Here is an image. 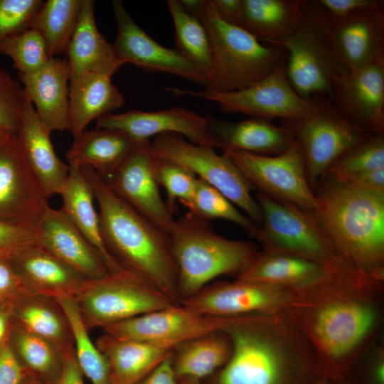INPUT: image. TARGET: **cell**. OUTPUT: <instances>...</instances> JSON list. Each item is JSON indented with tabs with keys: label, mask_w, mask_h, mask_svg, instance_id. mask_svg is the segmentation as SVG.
<instances>
[{
	"label": "cell",
	"mask_w": 384,
	"mask_h": 384,
	"mask_svg": "<svg viewBox=\"0 0 384 384\" xmlns=\"http://www.w3.org/2000/svg\"><path fill=\"white\" fill-rule=\"evenodd\" d=\"M135 143L129 136L118 130L85 129L74 137L65 156L68 165L88 166L105 178L123 161Z\"/></svg>",
	"instance_id": "obj_32"
},
{
	"label": "cell",
	"mask_w": 384,
	"mask_h": 384,
	"mask_svg": "<svg viewBox=\"0 0 384 384\" xmlns=\"http://www.w3.org/2000/svg\"><path fill=\"white\" fill-rule=\"evenodd\" d=\"M35 245L33 228L18 223L0 221V259L13 261Z\"/></svg>",
	"instance_id": "obj_46"
},
{
	"label": "cell",
	"mask_w": 384,
	"mask_h": 384,
	"mask_svg": "<svg viewBox=\"0 0 384 384\" xmlns=\"http://www.w3.org/2000/svg\"><path fill=\"white\" fill-rule=\"evenodd\" d=\"M9 343L27 375L43 384H53L63 368V356L48 341L14 323Z\"/></svg>",
	"instance_id": "obj_36"
},
{
	"label": "cell",
	"mask_w": 384,
	"mask_h": 384,
	"mask_svg": "<svg viewBox=\"0 0 384 384\" xmlns=\"http://www.w3.org/2000/svg\"><path fill=\"white\" fill-rule=\"evenodd\" d=\"M50 132L26 100L17 134L28 165L49 198L60 194L69 173V166L55 151Z\"/></svg>",
	"instance_id": "obj_25"
},
{
	"label": "cell",
	"mask_w": 384,
	"mask_h": 384,
	"mask_svg": "<svg viewBox=\"0 0 384 384\" xmlns=\"http://www.w3.org/2000/svg\"><path fill=\"white\" fill-rule=\"evenodd\" d=\"M314 193L313 212L343 260L384 280V193L357 189L327 173Z\"/></svg>",
	"instance_id": "obj_4"
},
{
	"label": "cell",
	"mask_w": 384,
	"mask_h": 384,
	"mask_svg": "<svg viewBox=\"0 0 384 384\" xmlns=\"http://www.w3.org/2000/svg\"><path fill=\"white\" fill-rule=\"evenodd\" d=\"M330 21L347 18L374 4L375 0H318Z\"/></svg>",
	"instance_id": "obj_49"
},
{
	"label": "cell",
	"mask_w": 384,
	"mask_h": 384,
	"mask_svg": "<svg viewBox=\"0 0 384 384\" xmlns=\"http://www.w3.org/2000/svg\"><path fill=\"white\" fill-rule=\"evenodd\" d=\"M25 102L20 82L0 65V130L18 133Z\"/></svg>",
	"instance_id": "obj_44"
},
{
	"label": "cell",
	"mask_w": 384,
	"mask_h": 384,
	"mask_svg": "<svg viewBox=\"0 0 384 384\" xmlns=\"http://www.w3.org/2000/svg\"><path fill=\"white\" fill-rule=\"evenodd\" d=\"M175 96L188 95L216 102L225 113H240L271 122L296 119L308 115L311 99L302 97L290 84L285 66L279 67L242 90L215 92L168 87Z\"/></svg>",
	"instance_id": "obj_12"
},
{
	"label": "cell",
	"mask_w": 384,
	"mask_h": 384,
	"mask_svg": "<svg viewBox=\"0 0 384 384\" xmlns=\"http://www.w3.org/2000/svg\"><path fill=\"white\" fill-rule=\"evenodd\" d=\"M210 1L222 21L239 26L242 14V0H210Z\"/></svg>",
	"instance_id": "obj_53"
},
{
	"label": "cell",
	"mask_w": 384,
	"mask_h": 384,
	"mask_svg": "<svg viewBox=\"0 0 384 384\" xmlns=\"http://www.w3.org/2000/svg\"><path fill=\"white\" fill-rule=\"evenodd\" d=\"M338 180L357 189L384 193V168L356 174Z\"/></svg>",
	"instance_id": "obj_51"
},
{
	"label": "cell",
	"mask_w": 384,
	"mask_h": 384,
	"mask_svg": "<svg viewBox=\"0 0 384 384\" xmlns=\"http://www.w3.org/2000/svg\"><path fill=\"white\" fill-rule=\"evenodd\" d=\"M112 9L117 25L112 47L122 65L132 63L148 71L174 75L205 86V73L176 48L164 47L150 37L135 23L121 1H112Z\"/></svg>",
	"instance_id": "obj_18"
},
{
	"label": "cell",
	"mask_w": 384,
	"mask_h": 384,
	"mask_svg": "<svg viewBox=\"0 0 384 384\" xmlns=\"http://www.w3.org/2000/svg\"><path fill=\"white\" fill-rule=\"evenodd\" d=\"M23 384H43L38 380L32 379L31 378H27Z\"/></svg>",
	"instance_id": "obj_60"
},
{
	"label": "cell",
	"mask_w": 384,
	"mask_h": 384,
	"mask_svg": "<svg viewBox=\"0 0 384 384\" xmlns=\"http://www.w3.org/2000/svg\"><path fill=\"white\" fill-rule=\"evenodd\" d=\"M384 280L343 266L294 289L281 314L313 348L319 373L349 377L380 338Z\"/></svg>",
	"instance_id": "obj_1"
},
{
	"label": "cell",
	"mask_w": 384,
	"mask_h": 384,
	"mask_svg": "<svg viewBox=\"0 0 384 384\" xmlns=\"http://www.w3.org/2000/svg\"><path fill=\"white\" fill-rule=\"evenodd\" d=\"M232 351L231 338L225 330L208 333L173 349V370L178 379L193 378L202 381L228 361Z\"/></svg>",
	"instance_id": "obj_35"
},
{
	"label": "cell",
	"mask_w": 384,
	"mask_h": 384,
	"mask_svg": "<svg viewBox=\"0 0 384 384\" xmlns=\"http://www.w3.org/2000/svg\"><path fill=\"white\" fill-rule=\"evenodd\" d=\"M384 168V134H371L340 156L326 173L341 179Z\"/></svg>",
	"instance_id": "obj_41"
},
{
	"label": "cell",
	"mask_w": 384,
	"mask_h": 384,
	"mask_svg": "<svg viewBox=\"0 0 384 384\" xmlns=\"http://www.w3.org/2000/svg\"><path fill=\"white\" fill-rule=\"evenodd\" d=\"M330 23L336 46L349 72L384 63L383 1L375 0L370 7Z\"/></svg>",
	"instance_id": "obj_22"
},
{
	"label": "cell",
	"mask_w": 384,
	"mask_h": 384,
	"mask_svg": "<svg viewBox=\"0 0 384 384\" xmlns=\"http://www.w3.org/2000/svg\"><path fill=\"white\" fill-rule=\"evenodd\" d=\"M349 377L357 384H384V346L380 340L363 356Z\"/></svg>",
	"instance_id": "obj_47"
},
{
	"label": "cell",
	"mask_w": 384,
	"mask_h": 384,
	"mask_svg": "<svg viewBox=\"0 0 384 384\" xmlns=\"http://www.w3.org/2000/svg\"><path fill=\"white\" fill-rule=\"evenodd\" d=\"M334 268L289 253L258 250L236 279L297 289L316 282Z\"/></svg>",
	"instance_id": "obj_31"
},
{
	"label": "cell",
	"mask_w": 384,
	"mask_h": 384,
	"mask_svg": "<svg viewBox=\"0 0 384 384\" xmlns=\"http://www.w3.org/2000/svg\"><path fill=\"white\" fill-rule=\"evenodd\" d=\"M96 122L97 129L118 130L136 142L173 133L185 137L194 144L214 148L207 115H200L182 107L151 112L129 110L110 113L98 118Z\"/></svg>",
	"instance_id": "obj_19"
},
{
	"label": "cell",
	"mask_w": 384,
	"mask_h": 384,
	"mask_svg": "<svg viewBox=\"0 0 384 384\" xmlns=\"http://www.w3.org/2000/svg\"><path fill=\"white\" fill-rule=\"evenodd\" d=\"M151 148L156 158L186 168L242 209L257 225L262 224V210L251 194L255 188L227 155H220L213 147L194 144L173 133L155 137Z\"/></svg>",
	"instance_id": "obj_11"
},
{
	"label": "cell",
	"mask_w": 384,
	"mask_h": 384,
	"mask_svg": "<svg viewBox=\"0 0 384 384\" xmlns=\"http://www.w3.org/2000/svg\"><path fill=\"white\" fill-rule=\"evenodd\" d=\"M71 71L67 60L50 58L38 70L18 73L24 98L50 131L70 129L69 85Z\"/></svg>",
	"instance_id": "obj_23"
},
{
	"label": "cell",
	"mask_w": 384,
	"mask_h": 384,
	"mask_svg": "<svg viewBox=\"0 0 384 384\" xmlns=\"http://www.w3.org/2000/svg\"><path fill=\"white\" fill-rule=\"evenodd\" d=\"M262 223L251 236L262 250L298 255L330 267L349 266L338 254L313 211L257 192ZM350 267V266H349Z\"/></svg>",
	"instance_id": "obj_8"
},
{
	"label": "cell",
	"mask_w": 384,
	"mask_h": 384,
	"mask_svg": "<svg viewBox=\"0 0 384 384\" xmlns=\"http://www.w3.org/2000/svg\"><path fill=\"white\" fill-rule=\"evenodd\" d=\"M95 344L105 357L110 384H136L171 355L173 349L105 333Z\"/></svg>",
	"instance_id": "obj_27"
},
{
	"label": "cell",
	"mask_w": 384,
	"mask_h": 384,
	"mask_svg": "<svg viewBox=\"0 0 384 384\" xmlns=\"http://www.w3.org/2000/svg\"><path fill=\"white\" fill-rule=\"evenodd\" d=\"M223 154L258 192L307 210L316 209V198L306 178L304 154L297 141L276 155L237 151Z\"/></svg>",
	"instance_id": "obj_13"
},
{
	"label": "cell",
	"mask_w": 384,
	"mask_h": 384,
	"mask_svg": "<svg viewBox=\"0 0 384 384\" xmlns=\"http://www.w3.org/2000/svg\"><path fill=\"white\" fill-rule=\"evenodd\" d=\"M149 140L136 142L133 149L107 177V186L133 208L169 233L176 220L161 198Z\"/></svg>",
	"instance_id": "obj_17"
},
{
	"label": "cell",
	"mask_w": 384,
	"mask_h": 384,
	"mask_svg": "<svg viewBox=\"0 0 384 384\" xmlns=\"http://www.w3.org/2000/svg\"><path fill=\"white\" fill-rule=\"evenodd\" d=\"M169 235L178 268V304L219 276L237 277L259 250L253 242L217 234L210 221L189 212L176 220Z\"/></svg>",
	"instance_id": "obj_5"
},
{
	"label": "cell",
	"mask_w": 384,
	"mask_h": 384,
	"mask_svg": "<svg viewBox=\"0 0 384 384\" xmlns=\"http://www.w3.org/2000/svg\"><path fill=\"white\" fill-rule=\"evenodd\" d=\"M167 4L175 28L176 49L198 67L207 79L212 65V51L206 28L183 9L178 0H169Z\"/></svg>",
	"instance_id": "obj_38"
},
{
	"label": "cell",
	"mask_w": 384,
	"mask_h": 384,
	"mask_svg": "<svg viewBox=\"0 0 384 384\" xmlns=\"http://www.w3.org/2000/svg\"><path fill=\"white\" fill-rule=\"evenodd\" d=\"M178 384H202V381L193 378H182L178 379Z\"/></svg>",
	"instance_id": "obj_57"
},
{
	"label": "cell",
	"mask_w": 384,
	"mask_h": 384,
	"mask_svg": "<svg viewBox=\"0 0 384 384\" xmlns=\"http://www.w3.org/2000/svg\"><path fill=\"white\" fill-rule=\"evenodd\" d=\"M23 289L12 261L0 259V302L14 299Z\"/></svg>",
	"instance_id": "obj_50"
},
{
	"label": "cell",
	"mask_w": 384,
	"mask_h": 384,
	"mask_svg": "<svg viewBox=\"0 0 384 384\" xmlns=\"http://www.w3.org/2000/svg\"><path fill=\"white\" fill-rule=\"evenodd\" d=\"M26 160L18 134L0 130V221L33 230L50 207Z\"/></svg>",
	"instance_id": "obj_14"
},
{
	"label": "cell",
	"mask_w": 384,
	"mask_h": 384,
	"mask_svg": "<svg viewBox=\"0 0 384 384\" xmlns=\"http://www.w3.org/2000/svg\"><path fill=\"white\" fill-rule=\"evenodd\" d=\"M179 2L187 13L200 20L207 7L208 0H179Z\"/></svg>",
	"instance_id": "obj_56"
},
{
	"label": "cell",
	"mask_w": 384,
	"mask_h": 384,
	"mask_svg": "<svg viewBox=\"0 0 384 384\" xmlns=\"http://www.w3.org/2000/svg\"><path fill=\"white\" fill-rule=\"evenodd\" d=\"M0 53L9 56L19 73L34 72L50 58L41 34L30 28L0 41Z\"/></svg>",
	"instance_id": "obj_42"
},
{
	"label": "cell",
	"mask_w": 384,
	"mask_h": 384,
	"mask_svg": "<svg viewBox=\"0 0 384 384\" xmlns=\"http://www.w3.org/2000/svg\"><path fill=\"white\" fill-rule=\"evenodd\" d=\"M171 355L136 384H178L172 367Z\"/></svg>",
	"instance_id": "obj_54"
},
{
	"label": "cell",
	"mask_w": 384,
	"mask_h": 384,
	"mask_svg": "<svg viewBox=\"0 0 384 384\" xmlns=\"http://www.w3.org/2000/svg\"><path fill=\"white\" fill-rule=\"evenodd\" d=\"M94 5L92 0H82L78 21L66 50L71 78L85 73L112 77L122 65L112 44L97 29Z\"/></svg>",
	"instance_id": "obj_28"
},
{
	"label": "cell",
	"mask_w": 384,
	"mask_h": 384,
	"mask_svg": "<svg viewBox=\"0 0 384 384\" xmlns=\"http://www.w3.org/2000/svg\"><path fill=\"white\" fill-rule=\"evenodd\" d=\"M36 245L87 279L110 274L100 253L79 231L64 211L50 206L34 229Z\"/></svg>",
	"instance_id": "obj_21"
},
{
	"label": "cell",
	"mask_w": 384,
	"mask_h": 384,
	"mask_svg": "<svg viewBox=\"0 0 384 384\" xmlns=\"http://www.w3.org/2000/svg\"><path fill=\"white\" fill-rule=\"evenodd\" d=\"M302 0H242L239 27L260 41L279 46L298 27Z\"/></svg>",
	"instance_id": "obj_33"
},
{
	"label": "cell",
	"mask_w": 384,
	"mask_h": 384,
	"mask_svg": "<svg viewBox=\"0 0 384 384\" xmlns=\"http://www.w3.org/2000/svg\"><path fill=\"white\" fill-rule=\"evenodd\" d=\"M154 167L157 181L167 194L166 204L174 215L178 210L176 201L183 204L193 196L198 178L183 166L164 159L156 157Z\"/></svg>",
	"instance_id": "obj_43"
},
{
	"label": "cell",
	"mask_w": 384,
	"mask_h": 384,
	"mask_svg": "<svg viewBox=\"0 0 384 384\" xmlns=\"http://www.w3.org/2000/svg\"><path fill=\"white\" fill-rule=\"evenodd\" d=\"M329 97L351 122L370 134H384V63L349 72Z\"/></svg>",
	"instance_id": "obj_20"
},
{
	"label": "cell",
	"mask_w": 384,
	"mask_h": 384,
	"mask_svg": "<svg viewBox=\"0 0 384 384\" xmlns=\"http://www.w3.org/2000/svg\"><path fill=\"white\" fill-rule=\"evenodd\" d=\"M74 299L88 330L177 304L127 270L87 279Z\"/></svg>",
	"instance_id": "obj_9"
},
{
	"label": "cell",
	"mask_w": 384,
	"mask_h": 384,
	"mask_svg": "<svg viewBox=\"0 0 384 384\" xmlns=\"http://www.w3.org/2000/svg\"><path fill=\"white\" fill-rule=\"evenodd\" d=\"M68 319L73 336L77 363L92 384H110L107 361L90 338L74 299H57Z\"/></svg>",
	"instance_id": "obj_39"
},
{
	"label": "cell",
	"mask_w": 384,
	"mask_h": 384,
	"mask_svg": "<svg viewBox=\"0 0 384 384\" xmlns=\"http://www.w3.org/2000/svg\"><path fill=\"white\" fill-rule=\"evenodd\" d=\"M82 2V0H48L36 14L31 28L43 37L50 58L66 53Z\"/></svg>",
	"instance_id": "obj_37"
},
{
	"label": "cell",
	"mask_w": 384,
	"mask_h": 384,
	"mask_svg": "<svg viewBox=\"0 0 384 384\" xmlns=\"http://www.w3.org/2000/svg\"><path fill=\"white\" fill-rule=\"evenodd\" d=\"M233 317L201 314L178 304L110 324L102 329L116 337L174 349L188 340L225 330Z\"/></svg>",
	"instance_id": "obj_16"
},
{
	"label": "cell",
	"mask_w": 384,
	"mask_h": 384,
	"mask_svg": "<svg viewBox=\"0 0 384 384\" xmlns=\"http://www.w3.org/2000/svg\"><path fill=\"white\" fill-rule=\"evenodd\" d=\"M294 290L252 280L218 281L179 304L201 314L219 317L279 314Z\"/></svg>",
	"instance_id": "obj_15"
},
{
	"label": "cell",
	"mask_w": 384,
	"mask_h": 384,
	"mask_svg": "<svg viewBox=\"0 0 384 384\" xmlns=\"http://www.w3.org/2000/svg\"><path fill=\"white\" fill-rule=\"evenodd\" d=\"M311 384H332V383L329 379L321 375L317 379H316Z\"/></svg>",
	"instance_id": "obj_59"
},
{
	"label": "cell",
	"mask_w": 384,
	"mask_h": 384,
	"mask_svg": "<svg viewBox=\"0 0 384 384\" xmlns=\"http://www.w3.org/2000/svg\"><path fill=\"white\" fill-rule=\"evenodd\" d=\"M111 78L96 73H85L70 78L69 131L73 137L85 130L93 119L110 114L124 105V97Z\"/></svg>",
	"instance_id": "obj_29"
},
{
	"label": "cell",
	"mask_w": 384,
	"mask_h": 384,
	"mask_svg": "<svg viewBox=\"0 0 384 384\" xmlns=\"http://www.w3.org/2000/svg\"><path fill=\"white\" fill-rule=\"evenodd\" d=\"M183 205L188 208L189 213L203 220L210 221L220 218L230 220L240 226L250 236L258 227L219 191L199 178L193 196Z\"/></svg>",
	"instance_id": "obj_40"
},
{
	"label": "cell",
	"mask_w": 384,
	"mask_h": 384,
	"mask_svg": "<svg viewBox=\"0 0 384 384\" xmlns=\"http://www.w3.org/2000/svg\"><path fill=\"white\" fill-rule=\"evenodd\" d=\"M80 168L97 203L101 236L108 252L124 270L178 304V268L169 234L114 193L95 170Z\"/></svg>",
	"instance_id": "obj_3"
},
{
	"label": "cell",
	"mask_w": 384,
	"mask_h": 384,
	"mask_svg": "<svg viewBox=\"0 0 384 384\" xmlns=\"http://www.w3.org/2000/svg\"><path fill=\"white\" fill-rule=\"evenodd\" d=\"M41 0H0V41L30 28Z\"/></svg>",
	"instance_id": "obj_45"
},
{
	"label": "cell",
	"mask_w": 384,
	"mask_h": 384,
	"mask_svg": "<svg viewBox=\"0 0 384 384\" xmlns=\"http://www.w3.org/2000/svg\"><path fill=\"white\" fill-rule=\"evenodd\" d=\"M12 262L24 290L55 299H75L87 280L36 245Z\"/></svg>",
	"instance_id": "obj_26"
},
{
	"label": "cell",
	"mask_w": 384,
	"mask_h": 384,
	"mask_svg": "<svg viewBox=\"0 0 384 384\" xmlns=\"http://www.w3.org/2000/svg\"><path fill=\"white\" fill-rule=\"evenodd\" d=\"M233 351L202 384H311L321 376L313 348L281 314L234 316Z\"/></svg>",
	"instance_id": "obj_2"
},
{
	"label": "cell",
	"mask_w": 384,
	"mask_h": 384,
	"mask_svg": "<svg viewBox=\"0 0 384 384\" xmlns=\"http://www.w3.org/2000/svg\"><path fill=\"white\" fill-rule=\"evenodd\" d=\"M332 384H357L353 379L350 377L336 379L331 381Z\"/></svg>",
	"instance_id": "obj_58"
},
{
	"label": "cell",
	"mask_w": 384,
	"mask_h": 384,
	"mask_svg": "<svg viewBox=\"0 0 384 384\" xmlns=\"http://www.w3.org/2000/svg\"><path fill=\"white\" fill-rule=\"evenodd\" d=\"M300 23L279 46L287 53L286 73L304 99L329 97L336 82L349 73L336 46L330 21L318 0H302Z\"/></svg>",
	"instance_id": "obj_7"
},
{
	"label": "cell",
	"mask_w": 384,
	"mask_h": 384,
	"mask_svg": "<svg viewBox=\"0 0 384 384\" xmlns=\"http://www.w3.org/2000/svg\"><path fill=\"white\" fill-rule=\"evenodd\" d=\"M312 110L304 117L282 119L280 126L291 132L304 158L308 182L312 188L330 166L350 148L371 134L351 122L329 97L314 95Z\"/></svg>",
	"instance_id": "obj_10"
},
{
	"label": "cell",
	"mask_w": 384,
	"mask_h": 384,
	"mask_svg": "<svg viewBox=\"0 0 384 384\" xmlns=\"http://www.w3.org/2000/svg\"><path fill=\"white\" fill-rule=\"evenodd\" d=\"M14 322L55 345L62 354L74 349L73 331L57 299L23 289L13 299Z\"/></svg>",
	"instance_id": "obj_30"
},
{
	"label": "cell",
	"mask_w": 384,
	"mask_h": 384,
	"mask_svg": "<svg viewBox=\"0 0 384 384\" xmlns=\"http://www.w3.org/2000/svg\"><path fill=\"white\" fill-rule=\"evenodd\" d=\"M200 21L208 34L212 51V65L204 89L242 90L286 66L287 53L282 47L264 43L241 27L224 22L210 0Z\"/></svg>",
	"instance_id": "obj_6"
},
{
	"label": "cell",
	"mask_w": 384,
	"mask_h": 384,
	"mask_svg": "<svg viewBox=\"0 0 384 384\" xmlns=\"http://www.w3.org/2000/svg\"><path fill=\"white\" fill-rule=\"evenodd\" d=\"M27 378L9 341L0 347V384H23Z\"/></svg>",
	"instance_id": "obj_48"
},
{
	"label": "cell",
	"mask_w": 384,
	"mask_h": 384,
	"mask_svg": "<svg viewBox=\"0 0 384 384\" xmlns=\"http://www.w3.org/2000/svg\"><path fill=\"white\" fill-rule=\"evenodd\" d=\"M208 129L214 148L276 155L289 147L295 139L287 129L258 118L230 122L208 114Z\"/></svg>",
	"instance_id": "obj_24"
},
{
	"label": "cell",
	"mask_w": 384,
	"mask_h": 384,
	"mask_svg": "<svg viewBox=\"0 0 384 384\" xmlns=\"http://www.w3.org/2000/svg\"><path fill=\"white\" fill-rule=\"evenodd\" d=\"M14 323L13 299L0 302V347L9 341Z\"/></svg>",
	"instance_id": "obj_55"
},
{
	"label": "cell",
	"mask_w": 384,
	"mask_h": 384,
	"mask_svg": "<svg viewBox=\"0 0 384 384\" xmlns=\"http://www.w3.org/2000/svg\"><path fill=\"white\" fill-rule=\"evenodd\" d=\"M63 356L62 370L53 384H85L75 358V350L64 353Z\"/></svg>",
	"instance_id": "obj_52"
},
{
	"label": "cell",
	"mask_w": 384,
	"mask_h": 384,
	"mask_svg": "<svg viewBox=\"0 0 384 384\" xmlns=\"http://www.w3.org/2000/svg\"><path fill=\"white\" fill-rule=\"evenodd\" d=\"M69 166L68 176L60 193L62 210L82 235L102 255L110 273L124 270L111 256L103 242L98 212L91 186L80 167Z\"/></svg>",
	"instance_id": "obj_34"
}]
</instances>
